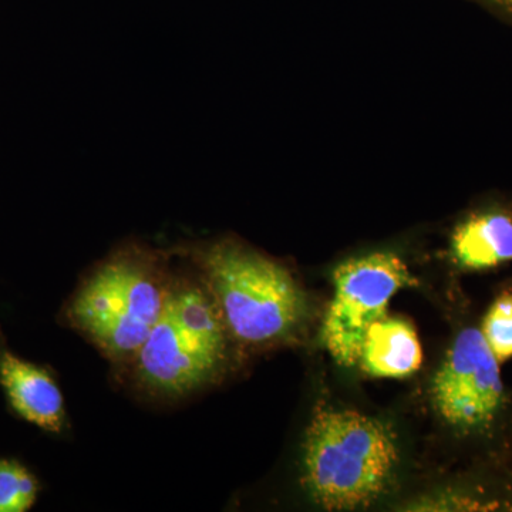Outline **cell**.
<instances>
[{
    "label": "cell",
    "instance_id": "5",
    "mask_svg": "<svg viewBox=\"0 0 512 512\" xmlns=\"http://www.w3.org/2000/svg\"><path fill=\"white\" fill-rule=\"evenodd\" d=\"M431 397L440 419L458 436L487 440L503 427L507 389L478 326L458 330L434 376Z\"/></svg>",
    "mask_w": 512,
    "mask_h": 512
},
{
    "label": "cell",
    "instance_id": "7",
    "mask_svg": "<svg viewBox=\"0 0 512 512\" xmlns=\"http://www.w3.org/2000/svg\"><path fill=\"white\" fill-rule=\"evenodd\" d=\"M0 384L10 406L23 420L49 433L66 429L63 393L46 369L0 349Z\"/></svg>",
    "mask_w": 512,
    "mask_h": 512
},
{
    "label": "cell",
    "instance_id": "4",
    "mask_svg": "<svg viewBox=\"0 0 512 512\" xmlns=\"http://www.w3.org/2000/svg\"><path fill=\"white\" fill-rule=\"evenodd\" d=\"M399 463L396 437L380 420L352 410H320L303 444V484L328 511L375 503Z\"/></svg>",
    "mask_w": 512,
    "mask_h": 512
},
{
    "label": "cell",
    "instance_id": "10",
    "mask_svg": "<svg viewBox=\"0 0 512 512\" xmlns=\"http://www.w3.org/2000/svg\"><path fill=\"white\" fill-rule=\"evenodd\" d=\"M39 491V481L28 468L18 461L0 458V512L29 511Z\"/></svg>",
    "mask_w": 512,
    "mask_h": 512
},
{
    "label": "cell",
    "instance_id": "3",
    "mask_svg": "<svg viewBox=\"0 0 512 512\" xmlns=\"http://www.w3.org/2000/svg\"><path fill=\"white\" fill-rule=\"evenodd\" d=\"M177 249L207 286L234 342L262 348L302 328L308 298L281 262L228 238Z\"/></svg>",
    "mask_w": 512,
    "mask_h": 512
},
{
    "label": "cell",
    "instance_id": "6",
    "mask_svg": "<svg viewBox=\"0 0 512 512\" xmlns=\"http://www.w3.org/2000/svg\"><path fill=\"white\" fill-rule=\"evenodd\" d=\"M416 285L409 266L393 252L346 259L333 272V296L323 319V346L340 366L359 363L366 330L386 315L397 292Z\"/></svg>",
    "mask_w": 512,
    "mask_h": 512
},
{
    "label": "cell",
    "instance_id": "11",
    "mask_svg": "<svg viewBox=\"0 0 512 512\" xmlns=\"http://www.w3.org/2000/svg\"><path fill=\"white\" fill-rule=\"evenodd\" d=\"M478 328L500 365L512 359V292L495 298Z\"/></svg>",
    "mask_w": 512,
    "mask_h": 512
},
{
    "label": "cell",
    "instance_id": "8",
    "mask_svg": "<svg viewBox=\"0 0 512 512\" xmlns=\"http://www.w3.org/2000/svg\"><path fill=\"white\" fill-rule=\"evenodd\" d=\"M451 256L458 268L483 272L512 262V208L471 212L454 228Z\"/></svg>",
    "mask_w": 512,
    "mask_h": 512
},
{
    "label": "cell",
    "instance_id": "1",
    "mask_svg": "<svg viewBox=\"0 0 512 512\" xmlns=\"http://www.w3.org/2000/svg\"><path fill=\"white\" fill-rule=\"evenodd\" d=\"M174 251L177 266L163 312L136 356L117 370L137 393L161 402L183 400L217 382L234 342L200 275Z\"/></svg>",
    "mask_w": 512,
    "mask_h": 512
},
{
    "label": "cell",
    "instance_id": "9",
    "mask_svg": "<svg viewBox=\"0 0 512 512\" xmlns=\"http://www.w3.org/2000/svg\"><path fill=\"white\" fill-rule=\"evenodd\" d=\"M423 363L419 336L406 319L384 315L366 330L359 363L367 375L402 379L416 373Z\"/></svg>",
    "mask_w": 512,
    "mask_h": 512
},
{
    "label": "cell",
    "instance_id": "12",
    "mask_svg": "<svg viewBox=\"0 0 512 512\" xmlns=\"http://www.w3.org/2000/svg\"><path fill=\"white\" fill-rule=\"evenodd\" d=\"M485 2L491 3L495 8L503 9L504 12L512 15V0H485Z\"/></svg>",
    "mask_w": 512,
    "mask_h": 512
},
{
    "label": "cell",
    "instance_id": "2",
    "mask_svg": "<svg viewBox=\"0 0 512 512\" xmlns=\"http://www.w3.org/2000/svg\"><path fill=\"white\" fill-rule=\"evenodd\" d=\"M177 254L130 242L84 276L63 316L114 369L136 356L163 312L173 285Z\"/></svg>",
    "mask_w": 512,
    "mask_h": 512
}]
</instances>
